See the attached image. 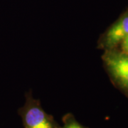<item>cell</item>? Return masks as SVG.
<instances>
[{
	"label": "cell",
	"instance_id": "6da1fadb",
	"mask_svg": "<svg viewBox=\"0 0 128 128\" xmlns=\"http://www.w3.org/2000/svg\"><path fill=\"white\" fill-rule=\"evenodd\" d=\"M26 102L18 110L24 128H62L54 119L42 108L39 100L34 99L32 91L25 95Z\"/></svg>",
	"mask_w": 128,
	"mask_h": 128
},
{
	"label": "cell",
	"instance_id": "7a4b0ae2",
	"mask_svg": "<svg viewBox=\"0 0 128 128\" xmlns=\"http://www.w3.org/2000/svg\"><path fill=\"white\" fill-rule=\"evenodd\" d=\"M102 59L111 77L122 90L128 92V54L115 49L106 50Z\"/></svg>",
	"mask_w": 128,
	"mask_h": 128
},
{
	"label": "cell",
	"instance_id": "3957f363",
	"mask_svg": "<svg viewBox=\"0 0 128 128\" xmlns=\"http://www.w3.org/2000/svg\"><path fill=\"white\" fill-rule=\"evenodd\" d=\"M128 36V11L107 31L101 41L106 50H112Z\"/></svg>",
	"mask_w": 128,
	"mask_h": 128
},
{
	"label": "cell",
	"instance_id": "277c9868",
	"mask_svg": "<svg viewBox=\"0 0 128 128\" xmlns=\"http://www.w3.org/2000/svg\"><path fill=\"white\" fill-rule=\"evenodd\" d=\"M64 126L62 128H88L79 123L72 113H67L62 118Z\"/></svg>",
	"mask_w": 128,
	"mask_h": 128
},
{
	"label": "cell",
	"instance_id": "5b68a950",
	"mask_svg": "<svg viewBox=\"0 0 128 128\" xmlns=\"http://www.w3.org/2000/svg\"><path fill=\"white\" fill-rule=\"evenodd\" d=\"M121 46H122V52L128 54V36L122 42Z\"/></svg>",
	"mask_w": 128,
	"mask_h": 128
}]
</instances>
